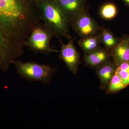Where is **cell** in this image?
<instances>
[{"mask_svg": "<svg viewBox=\"0 0 129 129\" xmlns=\"http://www.w3.org/2000/svg\"><path fill=\"white\" fill-rule=\"evenodd\" d=\"M128 39L129 44V36H128Z\"/></svg>", "mask_w": 129, "mask_h": 129, "instance_id": "obj_18", "label": "cell"}, {"mask_svg": "<svg viewBox=\"0 0 129 129\" xmlns=\"http://www.w3.org/2000/svg\"><path fill=\"white\" fill-rule=\"evenodd\" d=\"M108 87V92L111 93L118 92L125 88L122 79L116 72Z\"/></svg>", "mask_w": 129, "mask_h": 129, "instance_id": "obj_14", "label": "cell"}, {"mask_svg": "<svg viewBox=\"0 0 129 129\" xmlns=\"http://www.w3.org/2000/svg\"><path fill=\"white\" fill-rule=\"evenodd\" d=\"M111 53L107 50L100 47L94 50L85 53L84 60L86 63L91 67H101L109 62Z\"/></svg>", "mask_w": 129, "mask_h": 129, "instance_id": "obj_8", "label": "cell"}, {"mask_svg": "<svg viewBox=\"0 0 129 129\" xmlns=\"http://www.w3.org/2000/svg\"><path fill=\"white\" fill-rule=\"evenodd\" d=\"M124 3L125 5L129 7V0H121Z\"/></svg>", "mask_w": 129, "mask_h": 129, "instance_id": "obj_17", "label": "cell"}, {"mask_svg": "<svg viewBox=\"0 0 129 129\" xmlns=\"http://www.w3.org/2000/svg\"><path fill=\"white\" fill-rule=\"evenodd\" d=\"M117 68L113 61H109L100 67L98 74L101 81V88L104 89L108 86Z\"/></svg>", "mask_w": 129, "mask_h": 129, "instance_id": "obj_10", "label": "cell"}, {"mask_svg": "<svg viewBox=\"0 0 129 129\" xmlns=\"http://www.w3.org/2000/svg\"><path fill=\"white\" fill-rule=\"evenodd\" d=\"M12 64L16 68L20 77L29 81H38L44 85L51 81L56 70L49 64H40L35 61L23 62L17 59Z\"/></svg>", "mask_w": 129, "mask_h": 129, "instance_id": "obj_3", "label": "cell"}, {"mask_svg": "<svg viewBox=\"0 0 129 129\" xmlns=\"http://www.w3.org/2000/svg\"><path fill=\"white\" fill-rule=\"evenodd\" d=\"M35 1H39V0H35Z\"/></svg>", "mask_w": 129, "mask_h": 129, "instance_id": "obj_19", "label": "cell"}, {"mask_svg": "<svg viewBox=\"0 0 129 129\" xmlns=\"http://www.w3.org/2000/svg\"><path fill=\"white\" fill-rule=\"evenodd\" d=\"M100 13L101 16L104 19L111 20L114 18L117 14V8L112 3H106L101 8Z\"/></svg>", "mask_w": 129, "mask_h": 129, "instance_id": "obj_13", "label": "cell"}, {"mask_svg": "<svg viewBox=\"0 0 129 129\" xmlns=\"http://www.w3.org/2000/svg\"><path fill=\"white\" fill-rule=\"evenodd\" d=\"M56 1L70 24L86 10L85 5L87 0Z\"/></svg>", "mask_w": 129, "mask_h": 129, "instance_id": "obj_7", "label": "cell"}, {"mask_svg": "<svg viewBox=\"0 0 129 129\" xmlns=\"http://www.w3.org/2000/svg\"><path fill=\"white\" fill-rule=\"evenodd\" d=\"M101 34L79 40L78 43L85 54L94 50L99 47L100 45L102 44Z\"/></svg>", "mask_w": 129, "mask_h": 129, "instance_id": "obj_11", "label": "cell"}, {"mask_svg": "<svg viewBox=\"0 0 129 129\" xmlns=\"http://www.w3.org/2000/svg\"><path fill=\"white\" fill-rule=\"evenodd\" d=\"M61 47L59 58L64 62L69 71L75 74L78 71L80 63V57L74 43V40L70 39L67 44H64L59 40Z\"/></svg>", "mask_w": 129, "mask_h": 129, "instance_id": "obj_6", "label": "cell"}, {"mask_svg": "<svg viewBox=\"0 0 129 129\" xmlns=\"http://www.w3.org/2000/svg\"><path fill=\"white\" fill-rule=\"evenodd\" d=\"M35 0H0V70L6 72L24 52L25 43L41 17Z\"/></svg>", "mask_w": 129, "mask_h": 129, "instance_id": "obj_1", "label": "cell"}, {"mask_svg": "<svg viewBox=\"0 0 129 129\" xmlns=\"http://www.w3.org/2000/svg\"><path fill=\"white\" fill-rule=\"evenodd\" d=\"M54 35L44 23L34 28L25 43V47L35 54H49L58 51L51 47L50 42Z\"/></svg>", "mask_w": 129, "mask_h": 129, "instance_id": "obj_4", "label": "cell"}, {"mask_svg": "<svg viewBox=\"0 0 129 129\" xmlns=\"http://www.w3.org/2000/svg\"><path fill=\"white\" fill-rule=\"evenodd\" d=\"M81 39L100 34L103 27L85 10L70 23Z\"/></svg>", "mask_w": 129, "mask_h": 129, "instance_id": "obj_5", "label": "cell"}, {"mask_svg": "<svg viewBox=\"0 0 129 129\" xmlns=\"http://www.w3.org/2000/svg\"><path fill=\"white\" fill-rule=\"evenodd\" d=\"M111 56L117 67L122 63L129 61V44L128 37L121 39L120 42L111 52Z\"/></svg>", "mask_w": 129, "mask_h": 129, "instance_id": "obj_9", "label": "cell"}, {"mask_svg": "<svg viewBox=\"0 0 129 129\" xmlns=\"http://www.w3.org/2000/svg\"><path fill=\"white\" fill-rule=\"evenodd\" d=\"M39 10L42 20L53 33L55 37L72 38L70 24L58 6L56 0L36 1Z\"/></svg>", "mask_w": 129, "mask_h": 129, "instance_id": "obj_2", "label": "cell"}, {"mask_svg": "<svg viewBox=\"0 0 129 129\" xmlns=\"http://www.w3.org/2000/svg\"><path fill=\"white\" fill-rule=\"evenodd\" d=\"M115 72L119 75L123 80L125 88L129 85V73L117 68Z\"/></svg>", "mask_w": 129, "mask_h": 129, "instance_id": "obj_15", "label": "cell"}, {"mask_svg": "<svg viewBox=\"0 0 129 129\" xmlns=\"http://www.w3.org/2000/svg\"><path fill=\"white\" fill-rule=\"evenodd\" d=\"M117 68L120 70L129 73V61L122 63L119 66H118Z\"/></svg>", "mask_w": 129, "mask_h": 129, "instance_id": "obj_16", "label": "cell"}, {"mask_svg": "<svg viewBox=\"0 0 129 129\" xmlns=\"http://www.w3.org/2000/svg\"><path fill=\"white\" fill-rule=\"evenodd\" d=\"M101 37L102 44L104 45L106 50L110 53L121 40L116 37L109 29L104 28L102 29Z\"/></svg>", "mask_w": 129, "mask_h": 129, "instance_id": "obj_12", "label": "cell"}]
</instances>
